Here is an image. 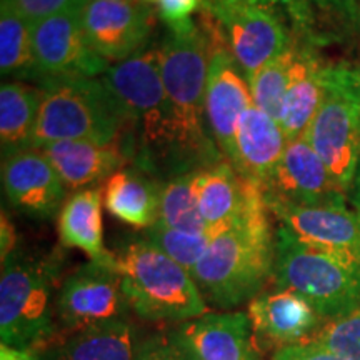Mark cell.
I'll list each match as a JSON object with an SVG mask.
<instances>
[{
  "mask_svg": "<svg viewBox=\"0 0 360 360\" xmlns=\"http://www.w3.org/2000/svg\"><path fill=\"white\" fill-rule=\"evenodd\" d=\"M0 72L2 77L35 79L32 25L4 0L0 6Z\"/></svg>",
  "mask_w": 360,
  "mask_h": 360,
  "instance_id": "83f0119b",
  "label": "cell"
},
{
  "mask_svg": "<svg viewBox=\"0 0 360 360\" xmlns=\"http://www.w3.org/2000/svg\"><path fill=\"white\" fill-rule=\"evenodd\" d=\"M200 214L209 232L215 233L236 222L262 191L247 182L229 160L197 170L193 177Z\"/></svg>",
  "mask_w": 360,
  "mask_h": 360,
  "instance_id": "44dd1931",
  "label": "cell"
},
{
  "mask_svg": "<svg viewBox=\"0 0 360 360\" xmlns=\"http://www.w3.org/2000/svg\"><path fill=\"white\" fill-rule=\"evenodd\" d=\"M125 115L122 143L134 167L162 180L174 175L172 112L162 82L159 49L117 62L102 75Z\"/></svg>",
  "mask_w": 360,
  "mask_h": 360,
  "instance_id": "3957f363",
  "label": "cell"
},
{
  "mask_svg": "<svg viewBox=\"0 0 360 360\" xmlns=\"http://www.w3.org/2000/svg\"><path fill=\"white\" fill-rule=\"evenodd\" d=\"M247 314L257 345L277 349L310 340L326 322L302 295L287 289L260 292Z\"/></svg>",
  "mask_w": 360,
  "mask_h": 360,
  "instance_id": "ac0fdd59",
  "label": "cell"
},
{
  "mask_svg": "<svg viewBox=\"0 0 360 360\" xmlns=\"http://www.w3.org/2000/svg\"><path fill=\"white\" fill-rule=\"evenodd\" d=\"M42 89L22 80L4 82L0 87V146L2 157L32 146L37 125Z\"/></svg>",
  "mask_w": 360,
  "mask_h": 360,
  "instance_id": "484cf974",
  "label": "cell"
},
{
  "mask_svg": "<svg viewBox=\"0 0 360 360\" xmlns=\"http://www.w3.org/2000/svg\"><path fill=\"white\" fill-rule=\"evenodd\" d=\"M2 187L8 204L34 219L56 217L69 192L40 148L2 157Z\"/></svg>",
  "mask_w": 360,
  "mask_h": 360,
  "instance_id": "e0dca14e",
  "label": "cell"
},
{
  "mask_svg": "<svg viewBox=\"0 0 360 360\" xmlns=\"http://www.w3.org/2000/svg\"><path fill=\"white\" fill-rule=\"evenodd\" d=\"M79 15L89 45L107 62L146 51L154 25V13L137 0H87Z\"/></svg>",
  "mask_w": 360,
  "mask_h": 360,
  "instance_id": "4fadbf2b",
  "label": "cell"
},
{
  "mask_svg": "<svg viewBox=\"0 0 360 360\" xmlns=\"http://www.w3.org/2000/svg\"><path fill=\"white\" fill-rule=\"evenodd\" d=\"M245 2L254 4V6H257V7L267 8V11H270V12H276V13H278V15H282L287 22H289V17H287V0H245Z\"/></svg>",
  "mask_w": 360,
  "mask_h": 360,
  "instance_id": "f35d334b",
  "label": "cell"
},
{
  "mask_svg": "<svg viewBox=\"0 0 360 360\" xmlns=\"http://www.w3.org/2000/svg\"><path fill=\"white\" fill-rule=\"evenodd\" d=\"M269 212L297 240L360 262V210L345 204L294 205L265 202Z\"/></svg>",
  "mask_w": 360,
  "mask_h": 360,
  "instance_id": "5bb4252c",
  "label": "cell"
},
{
  "mask_svg": "<svg viewBox=\"0 0 360 360\" xmlns=\"http://www.w3.org/2000/svg\"><path fill=\"white\" fill-rule=\"evenodd\" d=\"M167 337L188 360H260L250 317L244 310L207 312L177 323Z\"/></svg>",
  "mask_w": 360,
  "mask_h": 360,
  "instance_id": "2e32d148",
  "label": "cell"
},
{
  "mask_svg": "<svg viewBox=\"0 0 360 360\" xmlns=\"http://www.w3.org/2000/svg\"><path fill=\"white\" fill-rule=\"evenodd\" d=\"M157 49L162 82L172 112L174 175L227 160L215 146L205 120L210 49L200 24L188 20L169 27L167 37Z\"/></svg>",
  "mask_w": 360,
  "mask_h": 360,
  "instance_id": "6da1fadb",
  "label": "cell"
},
{
  "mask_svg": "<svg viewBox=\"0 0 360 360\" xmlns=\"http://www.w3.org/2000/svg\"><path fill=\"white\" fill-rule=\"evenodd\" d=\"M202 0H159L160 19L167 27L192 20V13L200 11Z\"/></svg>",
  "mask_w": 360,
  "mask_h": 360,
  "instance_id": "e575fe53",
  "label": "cell"
},
{
  "mask_svg": "<svg viewBox=\"0 0 360 360\" xmlns=\"http://www.w3.org/2000/svg\"><path fill=\"white\" fill-rule=\"evenodd\" d=\"M200 12L217 27L247 80L295 40L282 15L245 0H202Z\"/></svg>",
  "mask_w": 360,
  "mask_h": 360,
  "instance_id": "9c48e42d",
  "label": "cell"
},
{
  "mask_svg": "<svg viewBox=\"0 0 360 360\" xmlns=\"http://www.w3.org/2000/svg\"><path fill=\"white\" fill-rule=\"evenodd\" d=\"M274 283L302 295L323 321L360 310V262L314 249L276 229Z\"/></svg>",
  "mask_w": 360,
  "mask_h": 360,
  "instance_id": "52a82bcc",
  "label": "cell"
},
{
  "mask_svg": "<svg viewBox=\"0 0 360 360\" xmlns=\"http://www.w3.org/2000/svg\"><path fill=\"white\" fill-rule=\"evenodd\" d=\"M102 187H87L67 197L58 212L57 229L62 245L79 249L90 260L110 262L114 254L107 250L103 242L102 222Z\"/></svg>",
  "mask_w": 360,
  "mask_h": 360,
  "instance_id": "d4e9b609",
  "label": "cell"
},
{
  "mask_svg": "<svg viewBox=\"0 0 360 360\" xmlns=\"http://www.w3.org/2000/svg\"><path fill=\"white\" fill-rule=\"evenodd\" d=\"M269 215L260 193L236 222L212 236L192 274L205 302L233 310L255 299L274 277L276 231Z\"/></svg>",
  "mask_w": 360,
  "mask_h": 360,
  "instance_id": "7a4b0ae2",
  "label": "cell"
},
{
  "mask_svg": "<svg viewBox=\"0 0 360 360\" xmlns=\"http://www.w3.org/2000/svg\"><path fill=\"white\" fill-rule=\"evenodd\" d=\"M179 354H180V352H179ZM179 360H188V359H186L182 354H180V359H179Z\"/></svg>",
  "mask_w": 360,
  "mask_h": 360,
  "instance_id": "b9f144b4",
  "label": "cell"
},
{
  "mask_svg": "<svg viewBox=\"0 0 360 360\" xmlns=\"http://www.w3.org/2000/svg\"><path fill=\"white\" fill-rule=\"evenodd\" d=\"M272 360H344L314 340L277 349Z\"/></svg>",
  "mask_w": 360,
  "mask_h": 360,
  "instance_id": "836d02e7",
  "label": "cell"
},
{
  "mask_svg": "<svg viewBox=\"0 0 360 360\" xmlns=\"http://www.w3.org/2000/svg\"><path fill=\"white\" fill-rule=\"evenodd\" d=\"M327 65L314 52L312 45L297 42V56L292 69L290 84L283 97L278 124L287 142L305 134L323 98Z\"/></svg>",
  "mask_w": 360,
  "mask_h": 360,
  "instance_id": "603a6c76",
  "label": "cell"
},
{
  "mask_svg": "<svg viewBox=\"0 0 360 360\" xmlns=\"http://www.w3.org/2000/svg\"><path fill=\"white\" fill-rule=\"evenodd\" d=\"M285 146L287 137L281 124L252 102L238 120L233 169L247 182L262 191L277 167Z\"/></svg>",
  "mask_w": 360,
  "mask_h": 360,
  "instance_id": "ffe728a7",
  "label": "cell"
},
{
  "mask_svg": "<svg viewBox=\"0 0 360 360\" xmlns=\"http://www.w3.org/2000/svg\"><path fill=\"white\" fill-rule=\"evenodd\" d=\"M80 11L52 15L32 25L35 82L45 79L98 77L109 62L90 47L80 25Z\"/></svg>",
  "mask_w": 360,
  "mask_h": 360,
  "instance_id": "7c38bea8",
  "label": "cell"
},
{
  "mask_svg": "<svg viewBox=\"0 0 360 360\" xmlns=\"http://www.w3.org/2000/svg\"><path fill=\"white\" fill-rule=\"evenodd\" d=\"M146 2H159V0H146Z\"/></svg>",
  "mask_w": 360,
  "mask_h": 360,
  "instance_id": "7bdbcfd3",
  "label": "cell"
},
{
  "mask_svg": "<svg viewBox=\"0 0 360 360\" xmlns=\"http://www.w3.org/2000/svg\"><path fill=\"white\" fill-rule=\"evenodd\" d=\"M40 150L52 162L67 191L74 192L103 182L129 164L120 142H53L40 147Z\"/></svg>",
  "mask_w": 360,
  "mask_h": 360,
  "instance_id": "7402d4cb",
  "label": "cell"
},
{
  "mask_svg": "<svg viewBox=\"0 0 360 360\" xmlns=\"http://www.w3.org/2000/svg\"><path fill=\"white\" fill-rule=\"evenodd\" d=\"M310 340L344 360H360V310L326 321Z\"/></svg>",
  "mask_w": 360,
  "mask_h": 360,
  "instance_id": "1f68e13d",
  "label": "cell"
},
{
  "mask_svg": "<svg viewBox=\"0 0 360 360\" xmlns=\"http://www.w3.org/2000/svg\"><path fill=\"white\" fill-rule=\"evenodd\" d=\"M292 30L310 45L360 25L359 0H287Z\"/></svg>",
  "mask_w": 360,
  "mask_h": 360,
  "instance_id": "4316f807",
  "label": "cell"
},
{
  "mask_svg": "<svg viewBox=\"0 0 360 360\" xmlns=\"http://www.w3.org/2000/svg\"><path fill=\"white\" fill-rule=\"evenodd\" d=\"M60 272L57 255L39 257L15 252L2 264L0 340L4 345L40 350L57 339L56 290Z\"/></svg>",
  "mask_w": 360,
  "mask_h": 360,
  "instance_id": "5b68a950",
  "label": "cell"
},
{
  "mask_svg": "<svg viewBox=\"0 0 360 360\" xmlns=\"http://www.w3.org/2000/svg\"><path fill=\"white\" fill-rule=\"evenodd\" d=\"M57 322L67 332L96 323L129 319L130 304L122 277L110 262L89 260L70 274L57 290Z\"/></svg>",
  "mask_w": 360,
  "mask_h": 360,
  "instance_id": "8fae6325",
  "label": "cell"
},
{
  "mask_svg": "<svg viewBox=\"0 0 360 360\" xmlns=\"http://www.w3.org/2000/svg\"><path fill=\"white\" fill-rule=\"evenodd\" d=\"M0 360H37V350H22L0 345Z\"/></svg>",
  "mask_w": 360,
  "mask_h": 360,
  "instance_id": "74e56055",
  "label": "cell"
},
{
  "mask_svg": "<svg viewBox=\"0 0 360 360\" xmlns=\"http://www.w3.org/2000/svg\"><path fill=\"white\" fill-rule=\"evenodd\" d=\"M30 25L58 13L80 11L87 0H4Z\"/></svg>",
  "mask_w": 360,
  "mask_h": 360,
  "instance_id": "d6a6232c",
  "label": "cell"
},
{
  "mask_svg": "<svg viewBox=\"0 0 360 360\" xmlns=\"http://www.w3.org/2000/svg\"><path fill=\"white\" fill-rule=\"evenodd\" d=\"M264 202L294 205L345 204L349 193L342 188L304 135L289 141L262 187Z\"/></svg>",
  "mask_w": 360,
  "mask_h": 360,
  "instance_id": "9a60e30c",
  "label": "cell"
},
{
  "mask_svg": "<svg viewBox=\"0 0 360 360\" xmlns=\"http://www.w3.org/2000/svg\"><path fill=\"white\" fill-rule=\"evenodd\" d=\"M352 75H354L355 90H357V96H359V101H360V70H352Z\"/></svg>",
  "mask_w": 360,
  "mask_h": 360,
  "instance_id": "60d3db41",
  "label": "cell"
},
{
  "mask_svg": "<svg viewBox=\"0 0 360 360\" xmlns=\"http://www.w3.org/2000/svg\"><path fill=\"white\" fill-rule=\"evenodd\" d=\"M180 354L169 340L167 334L148 337L137 360H179Z\"/></svg>",
  "mask_w": 360,
  "mask_h": 360,
  "instance_id": "d590c367",
  "label": "cell"
},
{
  "mask_svg": "<svg viewBox=\"0 0 360 360\" xmlns=\"http://www.w3.org/2000/svg\"><path fill=\"white\" fill-rule=\"evenodd\" d=\"M15 229H13L11 219L7 217L6 210H2V220H0V259H2V264L7 262V260L15 254Z\"/></svg>",
  "mask_w": 360,
  "mask_h": 360,
  "instance_id": "8d00e7d4",
  "label": "cell"
},
{
  "mask_svg": "<svg viewBox=\"0 0 360 360\" xmlns=\"http://www.w3.org/2000/svg\"><path fill=\"white\" fill-rule=\"evenodd\" d=\"M129 319L67 332L37 350V360H137L143 344Z\"/></svg>",
  "mask_w": 360,
  "mask_h": 360,
  "instance_id": "d6986e66",
  "label": "cell"
},
{
  "mask_svg": "<svg viewBox=\"0 0 360 360\" xmlns=\"http://www.w3.org/2000/svg\"><path fill=\"white\" fill-rule=\"evenodd\" d=\"M304 137L345 192L360 165V101L352 70L328 67L326 90Z\"/></svg>",
  "mask_w": 360,
  "mask_h": 360,
  "instance_id": "ba28073f",
  "label": "cell"
},
{
  "mask_svg": "<svg viewBox=\"0 0 360 360\" xmlns=\"http://www.w3.org/2000/svg\"><path fill=\"white\" fill-rule=\"evenodd\" d=\"M352 191H354V204H355V207H357V209L360 210V165H359L357 175H355Z\"/></svg>",
  "mask_w": 360,
  "mask_h": 360,
  "instance_id": "ab89813d",
  "label": "cell"
},
{
  "mask_svg": "<svg viewBox=\"0 0 360 360\" xmlns=\"http://www.w3.org/2000/svg\"><path fill=\"white\" fill-rule=\"evenodd\" d=\"M32 146L87 141L114 143L122 141L125 115L119 101L101 77L45 79Z\"/></svg>",
  "mask_w": 360,
  "mask_h": 360,
  "instance_id": "277c9868",
  "label": "cell"
},
{
  "mask_svg": "<svg viewBox=\"0 0 360 360\" xmlns=\"http://www.w3.org/2000/svg\"><path fill=\"white\" fill-rule=\"evenodd\" d=\"M297 56V40L281 56L265 64L249 80L252 102L278 122L283 97L290 84L292 69Z\"/></svg>",
  "mask_w": 360,
  "mask_h": 360,
  "instance_id": "f546056e",
  "label": "cell"
},
{
  "mask_svg": "<svg viewBox=\"0 0 360 360\" xmlns=\"http://www.w3.org/2000/svg\"><path fill=\"white\" fill-rule=\"evenodd\" d=\"M143 237L191 274H193V270L199 265L212 240L210 233L184 232L160 224L147 229Z\"/></svg>",
  "mask_w": 360,
  "mask_h": 360,
  "instance_id": "4dcf8cb0",
  "label": "cell"
},
{
  "mask_svg": "<svg viewBox=\"0 0 360 360\" xmlns=\"http://www.w3.org/2000/svg\"><path fill=\"white\" fill-rule=\"evenodd\" d=\"M200 27L210 49L205 90V120L215 146L231 164L236 160L238 120L252 103L249 80L225 45L214 22L200 12Z\"/></svg>",
  "mask_w": 360,
  "mask_h": 360,
  "instance_id": "30bf717a",
  "label": "cell"
},
{
  "mask_svg": "<svg viewBox=\"0 0 360 360\" xmlns=\"http://www.w3.org/2000/svg\"><path fill=\"white\" fill-rule=\"evenodd\" d=\"M114 255L130 309L142 321L177 326L207 314L192 274L146 237L129 240Z\"/></svg>",
  "mask_w": 360,
  "mask_h": 360,
  "instance_id": "8992f818",
  "label": "cell"
},
{
  "mask_svg": "<svg viewBox=\"0 0 360 360\" xmlns=\"http://www.w3.org/2000/svg\"><path fill=\"white\" fill-rule=\"evenodd\" d=\"M162 187L159 177L130 165L105 180L103 204L120 222L147 231L159 222Z\"/></svg>",
  "mask_w": 360,
  "mask_h": 360,
  "instance_id": "cb8c5ba5",
  "label": "cell"
},
{
  "mask_svg": "<svg viewBox=\"0 0 360 360\" xmlns=\"http://www.w3.org/2000/svg\"><path fill=\"white\" fill-rule=\"evenodd\" d=\"M195 172L179 174L164 180L157 224L184 232L210 233L200 214L199 200H197L195 187H193Z\"/></svg>",
  "mask_w": 360,
  "mask_h": 360,
  "instance_id": "f1b7e54d",
  "label": "cell"
}]
</instances>
